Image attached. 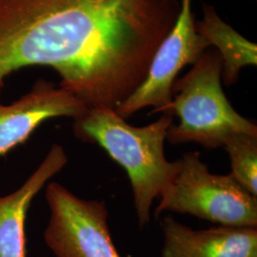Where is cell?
I'll return each instance as SVG.
<instances>
[{
  "mask_svg": "<svg viewBox=\"0 0 257 257\" xmlns=\"http://www.w3.org/2000/svg\"><path fill=\"white\" fill-rule=\"evenodd\" d=\"M180 0H0V86L52 68L88 107L116 110L145 80Z\"/></svg>",
  "mask_w": 257,
  "mask_h": 257,
  "instance_id": "cell-1",
  "label": "cell"
},
{
  "mask_svg": "<svg viewBox=\"0 0 257 257\" xmlns=\"http://www.w3.org/2000/svg\"><path fill=\"white\" fill-rule=\"evenodd\" d=\"M173 124L174 116L162 113L147 126H132L115 110L106 107L88 109L74 120L75 138L98 145L126 171L141 229L151 221L154 201L179 169L178 159L171 162L165 156L167 134Z\"/></svg>",
  "mask_w": 257,
  "mask_h": 257,
  "instance_id": "cell-2",
  "label": "cell"
},
{
  "mask_svg": "<svg viewBox=\"0 0 257 257\" xmlns=\"http://www.w3.org/2000/svg\"><path fill=\"white\" fill-rule=\"evenodd\" d=\"M222 60L215 49L207 50L193 68L175 79L172 101L159 112L179 118L167 134L172 145L196 143L205 149L223 147L232 134L257 136V126L242 116L222 88Z\"/></svg>",
  "mask_w": 257,
  "mask_h": 257,
  "instance_id": "cell-3",
  "label": "cell"
},
{
  "mask_svg": "<svg viewBox=\"0 0 257 257\" xmlns=\"http://www.w3.org/2000/svg\"><path fill=\"white\" fill-rule=\"evenodd\" d=\"M179 169L159 196L155 214L164 211L190 214L233 228H257V196L231 175H215L197 151L178 159Z\"/></svg>",
  "mask_w": 257,
  "mask_h": 257,
  "instance_id": "cell-4",
  "label": "cell"
},
{
  "mask_svg": "<svg viewBox=\"0 0 257 257\" xmlns=\"http://www.w3.org/2000/svg\"><path fill=\"white\" fill-rule=\"evenodd\" d=\"M50 219L44 241L55 257H121L105 200L84 199L58 182L46 187Z\"/></svg>",
  "mask_w": 257,
  "mask_h": 257,
  "instance_id": "cell-5",
  "label": "cell"
},
{
  "mask_svg": "<svg viewBox=\"0 0 257 257\" xmlns=\"http://www.w3.org/2000/svg\"><path fill=\"white\" fill-rule=\"evenodd\" d=\"M193 0H180V10L168 35L157 48L145 80L115 111L127 119L148 107L159 112L172 101V87L186 65H194L210 44L198 34Z\"/></svg>",
  "mask_w": 257,
  "mask_h": 257,
  "instance_id": "cell-6",
  "label": "cell"
},
{
  "mask_svg": "<svg viewBox=\"0 0 257 257\" xmlns=\"http://www.w3.org/2000/svg\"><path fill=\"white\" fill-rule=\"evenodd\" d=\"M2 86H0L1 94ZM88 107L60 86L38 79L18 100L5 105L0 99V156L25 143L45 121L56 117L79 118Z\"/></svg>",
  "mask_w": 257,
  "mask_h": 257,
  "instance_id": "cell-7",
  "label": "cell"
},
{
  "mask_svg": "<svg viewBox=\"0 0 257 257\" xmlns=\"http://www.w3.org/2000/svg\"><path fill=\"white\" fill-rule=\"evenodd\" d=\"M161 257H257V228L194 230L171 214L161 220Z\"/></svg>",
  "mask_w": 257,
  "mask_h": 257,
  "instance_id": "cell-8",
  "label": "cell"
},
{
  "mask_svg": "<svg viewBox=\"0 0 257 257\" xmlns=\"http://www.w3.org/2000/svg\"><path fill=\"white\" fill-rule=\"evenodd\" d=\"M68 161L64 148L52 145L41 164L17 191L0 196V257H28L25 224L30 206Z\"/></svg>",
  "mask_w": 257,
  "mask_h": 257,
  "instance_id": "cell-9",
  "label": "cell"
},
{
  "mask_svg": "<svg viewBox=\"0 0 257 257\" xmlns=\"http://www.w3.org/2000/svg\"><path fill=\"white\" fill-rule=\"evenodd\" d=\"M202 10V20L195 22L196 31L215 47L222 60V82L230 87L238 81L243 68L256 66V44L223 21L210 4L203 3Z\"/></svg>",
  "mask_w": 257,
  "mask_h": 257,
  "instance_id": "cell-10",
  "label": "cell"
},
{
  "mask_svg": "<svg viewBox=\"0 0 257 257\" xmlns=\"http://www.w3.org/2000/svg\"><path fill=\"white\" fill-rule=\"evenodd\" d=\"M222 148L230 158L231 176L247 192L257 196V136L232 134Z\"/></svg>",
  "mask_w": 257,
  "mask_h": 257,
  "instance_id": "cell-11",
  "label": "cell"
}]
</instances>
